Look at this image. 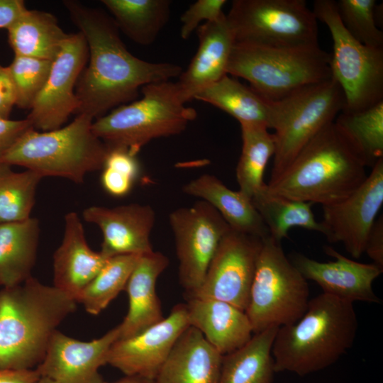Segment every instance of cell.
Instances as JSON below:
<instances>
[{
	"label": "cell",
	"mask_w": 383,
	"mask_h": 383,
	"mask_svg": "<svg viewBox=\"0 0 383 383\" xmlns=\"http://www.w3.org/2000/svg\"><path fill=\"white\" fill-rule=\"evenodd\" d=\"M39 238L36 218L0 223V287L17 286L32 277Z\"/></svg>",
	"instance_id": "26"
},
{
	"label": "cell",
	"mask_w": 383,
	"mask_h": 383,
	"mask_svg": "<svg viewBox=\"0 0 383 383\" xmlns=\"http://www.w3.org/2000/svg\"><path fill=\"white\" fill-rule=\"evenodd\" d=\"M383 204V158L365 181L345 199L322 206L323 233L330 243H340L354 258L364 253L369 234Z\"/></svg>",
	"instance_id": "15"
},
{
	"label": "cell",
	"mask_w": 383,
	"mask_h": 383,
	"mask_svg": "<svg viewBox=\"0 0 383 383\" xmlns=\"http://www.w3.org/2000/svg\"><path fill=\"white\" fill-rule=\"evenodd\" d=\"M140 256L121 255L109 257L82 292L77 303H81L91 315L100 313L125 289Z\"/></svg>",
	"instance_id": "34"
},
{
	"label": "cell",
	"mask_w": 383,
	"mask_h": 383,
	"mask_svg": "<svg viewBox=\"0 0 383 383\" xmlns=\"http://www.w3.org/2000/svg\"><path fill=\"white\" fill-rule=\"evenodd\" d=\"M140 91V99L94 120L92 131L108 148H123L138 155L154 139L180 134L197 116L182 100L176 82L151 83Z\"/></svg>",
	"instance_id": "6"
},
{
	"label": "cell",
	"mask_w": 383,
	"mask_h": 383,
	"mask_svg": "<svg viewBox=\"0 0 383 383\" xmlns=\"http://www.w3.org/2000/svg\"><path fill=\"white\" fill-rule=\"evenodd\" d=\"M14 55L52 61L68 34L51 13L28 9L7 30Z\"/></svg>",
	"instance_id": "27"
},
{
	"label": "cell",
	"mask_w": 383,
	"mask_h": 383,
	"mask_svg": "<svg viewBox=\"0 0 383 383\" xmlns=\"http://www.w3.org/2000/svg\"><path fill=\"white\" fill-rule=\"evenodd\" d=\"M108 259L89 246L79 216L66 213L63 238L53 255V286L77 302Z\"/></svg>",
	"instance_id": "21"
},
{
	"label": "cell",
	"mask_w": 383,
	"mask_h": 383,
	"mask_svg": "<svg viewBox=\"0 0 383 383\" xmlns=\"http://www.w3.org/2000/svg\"><path fill=\"white\" fill-rule=\"evenodd\" d=\"M101 170V184L105 192L114 197H123L139 179L141 167L137 154L113 148H108Z\"/></svg>",
	"instance_id": "37"
},
{
	"label": "cell",
	"mask_w": 383,
	"mask_h": 383,
	"mask_svg": "<svg viewBox=\"0 0 383 383\" xmlns=\"http://www.w3.org/2000/svg\"><path fill=\"white\" fill-rule=\"evenodd\" d=\"M326 253L335 261L319 262L301 253H294L290 259L306 280L316 282L323 292L354 303L362 301L380 304L372 284L383 269L374 263H362L351 260L326 246Z\"/></svg>",
	"instance_id": "18"
},
{
	"label": "cell",
	"mask_w": 383,
	"mask_h": 383,
	"mask_svg": "<svg viewBox=\"0 0 383 383\" xmlns=\"http://www.w3.org/2000/svg\"><path fill=\"white\" fill-rule=\"evenodd\" d=\"M179 261V279L186 297L201 285L209 265L231 228L207 202L199 200L169 216Z\"/></svg>",
	"instance_id": "12"
},
{
	"label": "cell",
	"mask_w": 383,
	"mask_h": 383,
	"mask_svg": "<svg viewBox=\"0 0 383 383\" xmlns=\"http://www.w3.org/2000/svg\"><path fill=\"white\" fill-rule=\"evenodd\" d=\"M312 11L331 35V77L344 95L343 111H360L383 101V48L354 38L343 26L335 1L316 0Z\"/></svg>",
	"instance_id": "10"
},
{
	"label": "cell",
	"mask_w": 383,
	"mask_h": 383,
	"mask_svg": "<svg viewBox=\"0 0 383 383\" xmlns=\"http://www.w3.org/2000/svg\"><path fill=\"white\" fill-rule=\"evenodd\" d=\"M270 236L278 242L288 237L289 231L299 227L323 233L316 220L311 203L289 199L269 191L266 185L252 199Z\"/></svg>",
	"instance_id": "31"
},
{
	"label": "cell",
	"mask_w": 383,
	"mask_h": 383,
	"mask_svg": "<svg viewBox=\"0 0 383 383\" xmlns=\"http://www.w3.org/2000/svg\"><path fill=\"white\" fill-rule=\"evenodd\" d=\"M228 113L240 124L270 129L271 102L228 74L199 92L194 98Z\"/></svg>",
	"instance_id": "29"
},
{
	"label": "cell",
	"mask_w": 383,
	"mask_h": 383,
	"mask_svg": "<svg viewBox=\"0 0 383 383\" xmlns=\"http://www.w3.org/2000/svg\"><path fill=\"white\" fill-rule=\"evenodd\" d=\"M27 10L23 0H0V29L8 30Z\"/></svg>",
	"instance_id": "43"
},
{
	"label": "cell",
	"mask_w": 383,
	"mask_h": 383,
	"mask_svg": "<svg viewBox=\"0 0 383 383\" xmlns=\"http://www.w3.org/2000/svg\"><path fill=\"white\" fill-rule=\"evenodd\" d=\"M262 240L231 228L221 240L201 285L186 299L223 301L245 311Z\"/></svg>",
	"instance_id": "13"
},
{
	"label": "cell",
	"mask_w": 383,
	"mask_h": 383,
	"mask_svg": "<svg viewBox=\"0 0 383 383\" xmlns=\"http://www.w3.org/2000/svg\"><path fill=\"white\" fill-rule=\"evenodd\" d=\"M169 262L166 255L154 250L140 256L125 288L128 309L118 325V338L133 336L165 318L156 293V282Z\"/></svg>",
	"instance_id": "23"
},
{
	"label": "cell",
	"mask_w": 383,
	"mask_h": 383,
	"mask_svg": "<svg viewBox=\"0 0 383 383\" xmlns=\"http://www.w3.org/2000/svg\"><path fill=\"white\" fill-rule=\"evenodd\" d=\"M52 61L14 55L8 66L14 85L16 106L30 109L48 77Z\"/></svg>",
	"instance_id": "38"
},
{
	"label": "cell",
	"mask_w": 383,
	"mask_h": 383,
	"mask_svg": "<svg viewBox=\"0 0 383 383\" xmlns=\"http://www.w3.org/2000/svg\"><path fill=\"white\" fill-rule=\"evenodd\" d=\"M226 18L235 43L271 48L319 45L318 20L304 0H234Z\"/></svg>",
	"instance_id": "11"
},
{
	"label": "cell",
	"mask_w": 383,
	"mask_h": 383,
	"mask_svg": "<svg viewBox=\"0 0 383 383\" xmlns=\"http://www.w3.org/2000/svg\"><path fill=\"white\" fill-rule=\"evenodd\" d=\"M88 57L83 35L80 32L68 34L26 118L34 129L48 131L61 128L71 114L77 113L76 87Z\"/></svg>",
	"instance_id": "14"
},
{
	"label": "cell",
	"mask_w": 383,
	"mask_h": 383,
	"mask_svg": "<svg viewBox=\"0 0 383 383\" xmlns=\"http://www.w3.org/2000/svg\"><path fill=\"white\" fill-rule=\"evenodd\" d=\"M82 216L101 231L100 252L106 257L153 251L150 234L155 213L150 206L136 203L115 207L91 206L83 211Z\"/></svg>",
	"instance_id": "19"
},
{
	"label": "cell",
	"mask_w": 383,
	"mask_h": 383,
	"mask_svg": "<svg viewBox=\"0 0 383 383\" xmlns=\"http://www.w3.org/2000/svg\"><path fill=\"white\" fill-rule=\"evenodd\" d=\"M339 17L348 33L360 43L383 48V33L376 22L375 0H338Z\"/></svg>",
	"instance_id": "36"
},
{
	"label": "cell",
	"mask_w": 383,
	"mask_h": 383,
	"mask_svg": "<svg viewBox=\"0 0 383 383\" xmlns=\"http://www.w3.org/2000/svg\"><path fill=\"white\" fill-rule=\"evenodd\" d=\"M270 102L275 152L269 182L278 178L309 142L335 121L343 111L345 98L331 77Z\"/></svg>",
	"instance_id": "8"
},
{
	"label": "cell",
	"mask_w": 383,
	"mask_h": 383,
	"mask_svg": "<svg viewBox=\"0 0 383 383\" xmlns=\"http://www.w3.org/2000/svg\"><path fill=\"white\" fill-rule=\"evenodd\" d=\"M242 150L236 167L239 190L250 199L265 185L263 176L270 159L274 155L273 134L265 126L240 124Z\"/></svg>",
	"instance_id": "32"
},
{
	"label": "cell",
	"mask_w": 383,
	"mask_h": 383,
	"mask_svg": "<svg viewBox=\"0 0 383 383\" xmlns=\"http://www.w3.org/2000/svg\"><path fill=\"white\" fill-rule=\"evenodd\" d=\"M278 328L255 333L242 348L223 355L218 383H272L276 372L272 347Z\"/></svg>",
	"instance_id": "28"
},
{
	"label": "cell",
	"mask_w": 383,
	"mask_h": 383,
	"mask_svg": "<svg viewBox=\"0 0 383 383\" xmlns=\"http://www.w3.org/2000/svg\"><path fill=\"white\" fill-rule=\"evenodd\" d=\"M223 357L196 328L179 336L160 368L155 383H218Z\"/></svg>",
	"instance_id": "24"
},
{
	"label": "cell",
	"mask_w": 383,
	"mask_h": 383,
	"mask_svg": "<svg viewBox=\"0 0 383 383\" xmlns=\"http://www.w3.org/2000/svg\"><path fill=\"white\" fill-rule=\"evenodd\" d=\"M94 119L77 114L64 127L25 132L0 159V162L32 170L43 178L58 177L76 184L89 172L101 170L108 151L94 133Z\"/></svg>",
	"instance_id": "5"
},
{
	"label": "cell",
	"mask_w": 383,
	"mask_h": 383,
	"mask_svg": "<svg viewBox=\"0 0 383 383\" xmlns=\"http://www.w3.org/2000/svg\"><path fill=\"white\" fill-rule=\"evenodd\" d=\"M119 31L134 43L149 45L169 21V0H102Z\"/></svg>",
	"instance_id": "30"
},
{
	"label": "cell",
	"mask_w": 383,
	"mask_h": 383,
	"mask_svg": "<svg viewBox=\"0 0 383 383\" xmlns=\"http://www.w3.org/2000/svg\"><path fill=\"white\" fill-rule=\"evenodd\" d=\"M33 128L30 121L0 118V159L28 129Z\"/></svg>",
	"instance_id": "40"
},
{
	"label": "cell",
	"mask_w": 383,
	"mask_h": 383,
	"mask_svg": "<svg viewBox=\"0 0 383 383\" xmlns=\"http://www.w3.org/2000/svg\"><path fill=\"white\" fill-rule=\"evenodd\" d=\"M335 123L357 151L366 167L383 158V101L363 111H341Z\"/></svg>",
	"instance_id": "33"
},
{
	"label": "cell",
	"mask_w": 383,
	"mask_h": 383,
	"mask_svg": "<svg viewBox=\"0 0 383 383\" xmlns=\"http://www.w3.org/2000/svg\"><path fill=\"white\" fill-rule=\"evenodd\" d=\"M70 19L85 38L88 65L76 87L77 114L94 120L136 100L147 84L171 80L182 68L170 62H151L128 51L111 16L78 1H62Z\"/></svg>",
	"instance_id": "1"
},
{
	"label": "cell",
	"mask_w": 383,
	"mask_h": 383,
	"mask_svg": "<svg viewBox=\"0 0 383 383\" xmlns=\"http://www.w3.org/2000/svg\"><path fill=\"white\" fill-rule=\"evenodd\" d=\"M357 328L353 303L321 293L297 321L279 327L272 347L275 372L305 376L331 366L351 348Z\"/></svg>",
	"instance_id": "3"
},
{
	"label": "cell",
	"mask_w": 383,
	"mask_h": 383,
	"mask_svg": "<svg viewBox=\"0 0 383 383\" xmlns=\"http://www.w3.org/2000/svg\"><path fill=\"white\" fill-rule=\"evenodd\" d=\"M104 383H155L154 379L140 376H125L124 377L113 382Z\"/></svg>",
	"instance_id": "45"
},
{
	"label": "cell",
	"mask_w": 383,
	"mask_h": 383,
	"mask_svg": "<svg viewBox=\"0 0 383 383\" xmlns=\"http://www.w3.org/2000/svg\"><path fill=\"white\" fill-rule=\"evenodd\" d=\"M16 95L8 66L0 64V118L10 119Z\"/></svg>",
	"instance_id": "41"
},
{
	"label": "cell",
	"mask_w": 383,
	"mask_h": 383,
	"mask_svg": "<svg viewBox=\"0 0 383 383\" xmlns=\"http://www.w3.org/2000/svg\"><path fill=\"white\" fill-rule=\"evenodd\" d=\"M307 280L285 255L281 242L263 239L245 313L254 334L297 321L309 302Z\"/></svg>",
	"instance_id": "9"
},
{
	"label": "cell",
	"mask_w": 383,
	"mask_h": 383,
	"mask_svg": "<svg viewBox=\"0 0 383 383\" xmlns=\"http://www.w3.org/2000/svg\"><path fill=\"white\" fill-rule=\"evenodd\" d=\"M196 33L197 50L187 70L182 72L176 82L186 104L227 74L228 60L235 43L226 14L217 21L201 24Z\"/></svg>",
	"instance_id": "20"
},
{
	"label": "cell",
	"mask_w": 383,
	"mask_h": 383,
	"mask_svg": "<svg viewBox=\"0 0 383 383\" xmlns=\"http://www.w3.org/2000/svg\"><path fill=\"white\" fill-rule=\"evenodd\" d=\"M226 2V0H198L191 4L180 18L181 38L188 39L203 21H215L221 18L225 14L223 8Z\"/></svg>",
	"instance_id": "39"
},
{
	"label": "cell",
	"mask_w": 383,
	"mask_h": 383,
	"mask_svg": "<svg viewBox=\"0 0 383 383\" xmlns=\"http://www.w3.org/2000/svg\"><path fill=\"white\" fill-rule=\"evenodd\" d=\"M37 383H58L55 380H52L48 377H41Z\"/></svg>",
	"instance_id": "46"
},
{
	"label": "cell",
	"mask_w": 383,
	"mask_h": 383,
	"mask_svg": "<svg viewBox=\"0 0 383 383\" xmlns=\"http://www.w3.org/2000/svg\"><path fill=\"white\" fill-rule=\"evenodd\" d=\"M331 54L318 45L271 48L235 43L227 74L247 80L268 101L331 78Z\"/></svg>",
	"instance_id": "7"
},
{
	"label": "cell",
	"mask_w": 383,
	"mask_h": 383,
	"mask_svg": "<svg viewBox=\"0 0 383 383\" xmlns=\"http://www.w3.org/2000/svg\"><path fill=\"white\" fill-rule=\"evenodd\" d=\"M187 300L189 326L197 328L222 355L242 348L252 337V327L245 311L213 299Z\"/></svg>",
	"instance_id": "22"
},
{
	"label": "cell",
	"mask_w": 383,
	"mask_h": 383,
	"mask_svg": "<svg viewBox=\"0 0 383 383\" xmlns=\"http://www.w3.org/2000/svg\"><path fill=\"white\" fill-rule=\"evenodd\" d=\"M40 375L33 369H0V383H37Z\"/></svg>",
	"instance_id": "44"
},
{
	"label": "cell",
	"mask_w": 383,
	"mask_h": 383,
	"mask_svg": "<svg viewBox=\"0 0 383 383\" xmlns=\"http://www.w3.org/2000/svg\"><path fill=\"white\" fill-rule=\"evenodd\" d=\"M366 167L333 121L314 136L285 171L267 186L275 194L325 206L355 192L368 175Z\"/></svg>",
	"instance_id": "4"
},
{
	"label": "cell",
	"mask_w": 383,
	"mask_h": 383,
	"mask_svg": "<svg viewBox=\"0 0 383 383\" xmlns=\"http://www.w3.org/2000/svg\"><path fill=\"white\" fill-rule=\"evenodd\" d=\"M11 167L0 162V223L31 217L37 187L43 179L32 170L15 172Z\"/></svg>",
	"instance_id": "35"
},
{
	"label": "cell",
	"mask_w": 383,
	"mask_h": 383,
	"mask_svg": "<svg viewBox=\"0 0 383 383\" xmlns=\"http://www.w3.org/2000/svg\"><path fill=\"white\" fill-rule=\"evenodd\" d=\"M77 301L30 277L0 289V369H33Z\"/></svg>",
	"instance_id": "2"
},
{
	"label": "cell",
	"mask_w": 383,
	"mask_h": 383,
	"mask_svg": "<svg viewBox=\"0 0 383 383\" xmlns=\"http://www.w3.org/2000/svg\"><path fill=\"white\" fill-rule=\"evenodd\" d=\"M182 191L210 204L233 231L262 239L270 236L252 199L229 189L216 176L204 174L184 185Z\"/></svg>",
	"instance_id": "25"
},
{
	"label": "cell",
	"mask_w": 383,
	"mask_h": 383,
	"mask_svg": "<svg viewBox=\"0 0 383 383\" xmlns=\"http://www.w3.org/2000/svg\"><path fill=\"white\" fill-rule=\"evenodd\" d=\"M365 253L372 263L383 269V218H377L367 238Z\"/></svg>",
	"instance_id": "42"
},
{
	"label": "cell",
	"mask_w": 383,
	"mask_h": 383,
	"mask_svg": "<svg viewBox=\"0 0 383 383\" xmlns=\"http://www.w3.org/2000/svg\"><path fill=\"white\" fill-rule=\"evenodd\" d=\"M118 337V326L90 341L72 338L57 330L35 369L40 377L58 383H104L99 370L107 364L108 352Z\"/></svg>",
	"instance_id": "17"
},
{
	"label": "cell",
	"mask_w": 383,
	"mask_h": 383,
	"mask_svg": "<svg viewBox=\"0 0 383 383\" xmlns=\"http://www.w3.org/2000/svg\"><path fill=\"white\" fill-rule=\"evenodd\" d=\"M189 326L186 304H177L161 321L133 336L118 338L108 352L107 364L125 376L155 380L176 340Z\"/></svg>",
	"instance_id": "16"
}]
</instances>
